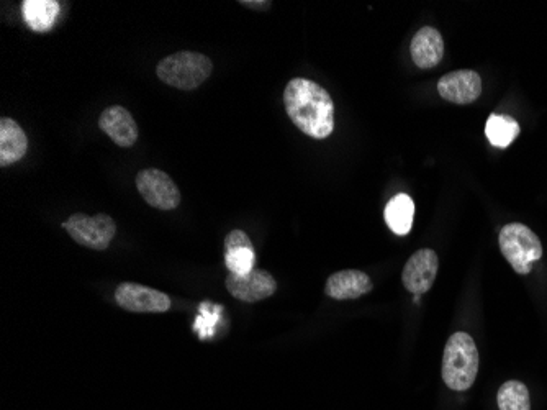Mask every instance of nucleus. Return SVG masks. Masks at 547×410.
<instances>
[{
    "label": "nucleus",
    "mask_w": 547,
    "mask_h": 410,
    "mask_svg": "<svg viewBox=\"0 0 547 410\" xmlns=\"http://www.w3.org/2000/svg\"><path fill=\"white\" fill-rule=\"evenodd\" d=\"M284 105L289 119L308 137L325 140L335 130V104L317 82L292 79L285 86Z\"/></svg>",
    "instance_id": "1"
},
{
    "label": "nucleus",
    "mask_w": 547,
    "mask_h": 410,
    "mask_svg": "<svg viewBox=\"0 0 547 410\" xmlns=\"http://www.w3.org/2000/svg\"><path fill=\"white\" fill-rule=\"evenodd\" d=\"M479 373V351L466 332L451 335L443 355V381L453 391H467Z\"/></svg>",
    "instance_id": "2"
},
{
    "label": "nucleus",
    "mask_w": 547,
    "mask_h": 410,
    "mask_svg": "<svg viewBox=\"0 0 547 410\" xmlns=\"http://www.w3.org/2000/svg\"><path fill=\"white\" fill-rule=\"evenodd\" d=\"M212 71V61L195 51H179L159 61L156 66L158 78L181 91H194L210 78Z\"/></svg>",
    "instance_id": "3"
},
{
    "label": "nucleus",
    "mask_w": 547,
    "mask_h": 410,
    "mask_svg": "<svg viewBox=\"0 0 547 410\" xmlns=\"http://www.w3.org/2000/svg\"><path fill=\"white\" fill-rule=\"evenodd\" d=\"M498 242L505 260L518 274L531 273L534 263L543 256V245L538 235L523 224L503 227Z\"/></svg>",
    "instance_id": "4"
},
{
    "label": "nucleus",
    "mask_w": 547,
    "mask_h": 410,
    "mask_svg": "<svg viewBox=\"0 0 547 410\" xmlns=\"http://www.w3.org/2000/svg\"><path fill=\"white\" fill-rule=\"evenodd\" d=\"M69 237L77 245L86 246L91 250L104 251L117 235V225L107 214H97L89 217L86 214H73L63 224Z\"/></svg>",
    "instance_id": "5"
},
{
    "label": "nucleus",
    "mask_w": 547,
    "mask_h": 410,
    "mask_svg": "<svg viewBox=\"0 0 547 410\" xmlns=\"http://www.w3.org/2000/svg\"><path fill=\"white\" fill-rule=\"evenodd\" d=\"M136 189L151 207L174 210L181 204V191L168 173L161 169H143L136 176Z\"/></svg>",
    "instance_id": "6"
},
{
    "label": "nucleus",
    "mask_w": 547,
    "mask_h": 410,
    "mask_svg": "<svg viewBox=\"0 0 547 410\" xmlns=\"http://www.w3.org/2000/svg\"><path fill=\"white\" fill-rule=\"evenodd\" d=\"M115 301L122 309L136 314H163L171 309L168 294L136 283L120 284L115 291Z\"/></svg>",
    "instance_id": "7"
},
{
    "label": "nucleus",
    "mask_w": 547,
    "mask_h": 410,
    "mask_svg": "<svg viewBox=\"0 0 547 410\" xmlns=\"http://www.w3.org/2000/svg\"><path fill=\"white\" fill-rule=\"evenodd\" d=\"M227 289L231 296L251 304L271 297L277 291V283L267 271L254 268L245 276L228 274Z\"/></svg>",
    "instance_id": "8"
},
{
    "label": "nucleus",
    "mask_w": 547,
    "mask_h": 410,
    "mask_svg": "<svg viewBox=\"0 0 547 410\" xmlns=\"http://www.w3.org/2000/svg\"><path fill=\"white\" fill-rule=\"evenodd\" d=\"M438 255L433 250L416 251L403 268V286L416 296L430 291L438 274Z\"/></svg>",
    "instance_id": "9"
},
{
    "label": "nucleus",
    "mask_w": 547,
    "mask_h": 410,
    "mask_svg": "<svg viewBox=\"0 0 547 410\" xmlns=\"http://www.w3.org/2000/svg\"><path fill=\"white\" fill-rule=\"evenodd\" d=\"M438 92L439 96L453 104H472L482 94V79L471 69L454 71L439 79Z\"/></svg>",
    "instance_id": "10"
},
{
    "label": "nucleus",
    "mask_w": 547,
    "mask_h": 410,
    "mask_svg": "<svg viewBox=\"0 0 547 410\" xmlns=\"http://www.w3.org/2000/svg\"><path fill=\"white\" fill-rule=\"evenodd\" d=\"M99 127L120 148H132L138 140V125L122 105L105 109L99 117Z\"/></svg>",
    "instance_id": "11"
},
{
    "label": "nucleus",
    "mask_w": 547,
    "mask_h": 410,
    "mask_svg": "<svg viewBox=\"0 0 547 410\" xmlns=\"http://www.w3.org/2000/svg\"><path fill=\"white\" fill-rule=\"evenodd\" d=\"M372 291V281L364 271L359 269H344L333 274L326 281L325 294L331 299L348 301L358 299Z\"/></svg>",
    "instance_id": "12"
},
{
    "label": "nucleus",
    "mask_w": 547,
    "mask_h": 410,
    "mask_svg": "<svg viewBox=\"0 0 547 410\" xmlns=\"http://www.w3.org/2000/svg\"><path fill=\"white\" fill-rule=\"evenodd\" d=\"M413 63L420 69H431L443 61L444 41L436 28L423 27L410 45Z\"/></svg>",
    "instance_id": "13"
},
{
    "label": "nucleus",
    "mask_w": 547,
    "mask_h": 410,
    "mask_svg": "<svg viewBox=\"0 0 547 410\" xmlns=\"http://www.w3.org/2000/svg\"><path fill=\"white\" fill-rule=\"evenodd\" d=\"M28 138L15 120H0V166L19 163L27 155Z\"/></svg>",
    "instance_id": "14"
},
{
    "label": "nucleus",
    "mask_w": 547,
    "mask_h": 410,
    "mask_svg": "<svg viewBox=\"0 0 547 410\" xmlns=\"http://www.w3.org/2000/svg\"><path fill=\"white\" fill-rule=\"evenodd\" d=\"M56 0H25L22 4L23 19L35 32H48L59 15Z\"/></svg>",
    "instance_id": "15"
},
{
    "label": "nucleus",
    "mask_w": 547,
    "mask_h": 410,
    "mask_svg": "<svg viewBox=\"0 0 547 410\" xmlns=\"http://www.w3.org/2000/svg\"><path fill=\"white\" fill-rule=\"evenodd\" d=\"M415 202L408 194H398L385 207V222L395 235H407L412 230Z\"/></svg>",
    "instance_id": "16"
},
{
    "label": "nucleus",
    "mask_w": 547,
    "mask_h": 410,
    "mask_svg": "<svg viewBox=\"0 0 547 410\" xmlns=\"http://www.w3.org/2000/svg\"><path fill=\"white\" fill-rule=\"evenodd\" d=\"M485 135L493 146L508 148L520 135V125L510 115L492 114L485 125Z\"/></svg>",
    "instance_id": "17"
},
{
    "label": "nucleus",
    "mask_w": 547,
    "mask_h": 410,
    "mask_svg": "<svg viewBox=\"0 0 547 410\" xmlns=\"http://www.w3.org/2000/svg\"><path fill=\"white\" fill-rule=\"evenodd\" d=\"M497 402L500 410H531L528 388L520 381L503 384L498 391Z\"/></svg>",
    "instance_id": "18"
},
{
    "label": "nucleus",
    "mask_w": 547,
    "mask_h": 410,
    "mask_svg": "<svg viewBox=\"0 0 547 410\" xmlns=\"http://www.w3.org/2000/svg\"><path fill=\"white\" fill-rule=\"evenodd\" d=\"M254 263H256L254 248H235V250L225 251V265L230 269L231 274L245 276L253 271Z\"/></svg>",
    "instance_id": "19"
},
{
    "label": "nucleus",
    "mask_w": 547,
    "mask_h": 410,
    "mask_svg": "<svg viewBox=\"0 0 547 410\" xmlns=\"http://www.w3.org/2000/svg\"><path fill=\"white\" fill-rule=\"evenodd\" d=\"M235 248H254L253 243L243 230H233L225 238V251L235 250Z\"/></svg>",
    "instance_id": "20"
},
{
    "label": "nucleus",
    "mask_w": 547,
    "mask_h": 410,
    "mask_svg": "<svg viewBox=\"0 0 547 410\" xmlns=\"http://www.w3.org/2000/svg\"><path fill=\"white\" fill-rule=\"evenodd\" d=\"M240 4L249 7V9H267V7L271 5V2H251V0H243Z\"/></svg>",
    "instance_id": "21"
}]
</instances>
